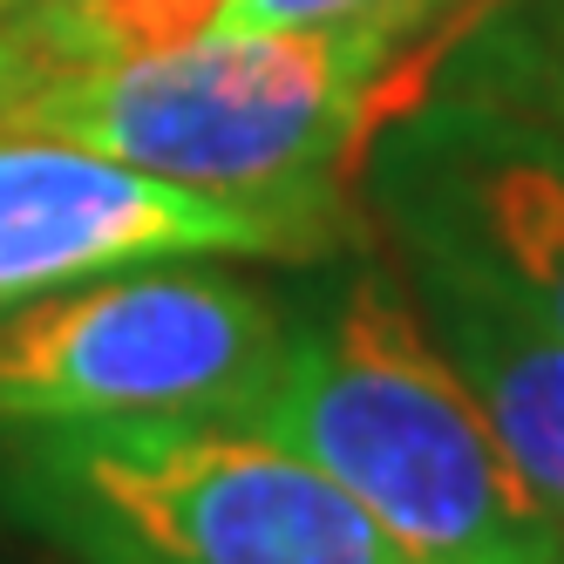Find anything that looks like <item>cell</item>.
I'll return each instance as SVG.
<instances>
[{
    "instance_id": "3957f363",
    "label": "cell",
    "mask_w": 564,
    "mask_h": 564,
    "mask_svg": "<svg viewBox=\"0 0 564 564\" xmlns=\"http://www.w3.org/2000/svg\"><path fill=\"white\" fill-rule=\"evenodd\" d=\"M0 517L75 564H422L246 422L0 429Z\"/></svg>"
},
{
    "instance_id": "7a4b0ae2",
    "label": "cell",
    "mask_w": 564,
    "mask_h": 564,
    "mask_svg": "<svg viewBox=\"0 0 564 564\" xmlns=\"http://www.w3.org/2000/svg\"><path fill=\"white\" fill-rule=\"evenodd\" d=\"M422 14L327 28H225L89 68H42L0 130L102 150L164 184L246 205H340V171L381 123L388 62Z\"/></svg>"
},
{
    "instance_id": "8992f818",
    "label": "cell",
    "mask_w": 564,
    "mask_h": 564,
    "mask_svg": "<svg viewBox=\"0 0 564 564\" xmlns=\"http://www.w3.org/2000/svg\"><path fill=\"white\" fill-rule=\"evenodd\" d=\"M347 231V205H246L62 137L0 130V313L150 259H327Z\"/></svg>"
},
{
    "instance_id": "5b68a950",
    "label": "cell",
    "mask_w": 564,
    "mask_h": 564,
    "mask_svg": "<svg viewBox=\"0 0 564 564\" xmlns=\"http://www.w3.org/2000/svg\"><path fill=\"white\" fill-rule=\"evenodd\" d=\"M368 197L394 252L463 265L564 340V130L544 116L422 83L368 137Z\"/></svg>"
},
{
    "instance_id": "9c48e42d",
    "label": "cell",
    "mask_w": 564,
    "mask_h": 564,
    "mask_svg": "<svg viewBox=\"0 0 564 564\" xmlns=\"http://www.w3.org/2000/svg\"><path fill=\"white\" fill-rule=\"evenodd\" d=\"M28 75H34V55L21 48V34L8 28V14H0V102H8V96L28 83Z\"/></svg>"
},
{
    "instance_id": "277c9868",
    "label": "cell",
    "mask_w": 564,
    "mask_h": 564,
    "mask_svg": "<svg viewBox=\"0 0 564 564\" xmlns=\"http://www.w3.org/2000/svg\"><path fill=\"white\" fill-rule=\"evenodd\" d=\"M286 354V300L212 259H150L0 313V429L246 422Z\"/></svg>"
},
{
    "instance_id": "30bf717a",
    "label": "cell",
    "mask_w": 564,
    "mask_h": 564,
    "mask_svg": "<svg viewBox=\"0 0 564 564\" xmlns=\"http://www.w3.org/2000/svg\"><path fill=\"white\" fill-rule=\"evenodd\" d=\"M0 8H8V0H0Z\"/></svg>"
},
{
    "instance_id": "6da1fadb",
    "label": "cell",
    "mask_w": 564,
    "mask_h": 564,
    "mask_svg": "<svg viewBox=\"0 0 564 564\" xmlns=\"http://www.w3.org/2000/svg\"><path fill=\"white\" fill-rule=\"evenodd\" d=\"M246 429L327 469L422 564H564V523L503 456L401 265L354 259L286 300V354Z\"/></svg>"
},
{
    "instance_id": "ba28073f",
    "label": "cell",
    "mask_w": 564,
    "mask_h": 564,
    "mask_svg": "<svg viewBox=\"0 0 564 564\" xmlns=\"http://www.w3.org/2000/svg\"><path fill=\"white\" fill-rule=\"evenodd\" d=\"M429 83L517 102L564 130V0H503V8H490L435 55Z\"/></svg>"
},
{
    "instance_id": "52a82bcc",
    "label": "cell",
    "mask_w": 564,
    "mask_h": 564,
    "mask_svg": "<svg viewBox=\"0 0 564 564\" xmlns=\"http://www.w3.org/2000/svg\"><path fill=\"white\" fill-rule=\"evenodd\" d=\"M394 265L422 306V327L476 394L482 422L497 429L503 456L564 523V340L503 293H490L482 279H469L463 265L422 252H394Z\"/></svg>"
}]
</instances>
